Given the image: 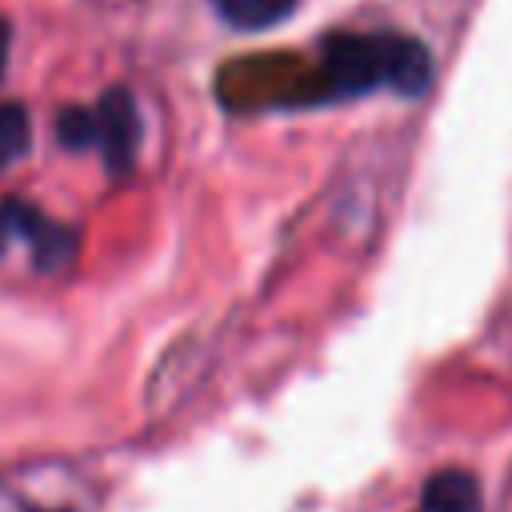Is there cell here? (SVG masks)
Listing matches in <instances>:
<instances>
[{"instance_id":"5","label":"cell","mask_w":512,"mask_h":512,"mask_svg":"<svg viewBox=\"0 0 512 512\" xmlns=\"http://www.w3.org/2000/svg\"><path fill=\"white\" fill-rule=\"evenodd\" d=\"M296 4H300V0H216L220 16H224L232 28H244V32L272 28V24L288 20Z\"/></svg>"},{"instance_id":"8","label":"cell","mask_w":512,"mask_h":512,"mask_svg":"<svg viewBox=\"0 0 512 512\" xmlns=\"http://www.w3.org/2000/svg\"><path fill=\"white\" fill-rule=\"evenodd\" d=\"M8 40H12V28H8V20L0 16V76H4V68H8Z\"/></svg>"},{"instance_id":"3","label":"cell","mask_w":512,"mask_h":512,"mask_svg":"<svg viewBox=\"0 0 512 512\" xmlns=\"http://www.w3.org/2000/svg\"><path fill=\"white\" fill-rule=\"evenodd\" d=\"M4 216H8L12 232H20L24 244L32 248L36 268L48 272V268H60V264L72 260L76 240H72V232H68L64 224H52L44 212H36V208L24 204V200H8V204H4Z\"/></svg>"},{"instance_id":"4","label":"cell","mask_w":512,"mask_h":512,"mask_svg":"<svg viewBox=\"0 0 512 512\" xmlns=\"http://www.w3.org/2000/svg\"><path fill=\"white\" fill-rule=\"evenodd\" d=\"M420 512H484V496L472 472L464 468H440L424 480Z\"/></svg>"},{"instance_id":"2","label":"cell","mask_w":512,"mask_h":512,"mask_svg":"<svg viewBox=\"0 0 512 512\" xmlns=\"http://www.w3.org/2000/svg\"><path fill=\"white\" fill-rule=\"evenodd\" d=\"M96 120H100V156L108 164L112 176H124L136 164V148H140V112L132 92L124 88H108L96 104Z\"/></svg>"},{"instance_id":"6","label":"cell","mask_w":512,"mask_h":512,"mask_svg":"<svg viewBox=\"0 0 512 512\" xmlns=\"http://www.w3.org/2000/svg\"><path fill=\"white\" fill-rule=\"evenodd\" d=\"M56 140L72 152H84L92 144H100V120L96 108H64L56 116Z\"/></svg>"},{"instance_id":"7","label":"cell","mask_w":512,"mask_h":512,"mask_svg":"<svg viewBox=\"0 0 512 512\" xmlns=\"http://www.w3.org/2000/svg\"><path fill=\"white\" fill-rule=\"evenodd\" d=\"M28 112L20 104H4L0 108V168L12 164L16 156H24L28 148Z\"/></svg>"},{"instance_id":"1","label":"cell","mask_w":512,"mask_h":512,"mask_svg":"<svg viewBox=\"0 0 512 512\" xmlns=\"http://www.w3.org/2000/svg\"><path fill=\"white\" fill-rule=\"evenodd\" d=\"M324 80L332 92H372L392 88L416 96L432 80V56L412 36L392 32H340L324 40Z\"/></svg>"},{"instance_id":"9","label":"cell","mask_w":512,"mask_h":512,"mask_svg":"<svg viewBox=\"0 0 512 512\" xmlns=\"http://www.w3.org/2000/svg\"><path fill=\"white\" fill-rule=\"evenodd\" d=\"M8 236H12V224H8V216L0 212V252H4V244H8Z\"/></svg>"}]
</instances>
